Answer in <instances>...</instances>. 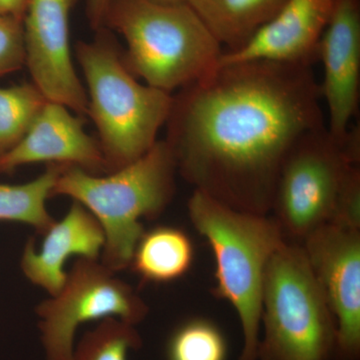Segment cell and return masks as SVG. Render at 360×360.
<instances>
[{"label": "cell", "instance_id": "6da1fadb", "mask_svg": "<svg viewBox=\"0 0 360 360\" xmlns=\"http://www.w3.org/2000/svg\"><path fill=\"white\" fill-rule=\"evenodd\" d=\"M309 63L215 65L179 89L165 139L177 172L241 212L267 215L291 149L326 127L321 84Z\"/></svg>", "mask_w": 360, "mask_h": 360}, {"label": "cell", "instance_id": "7a4b0ae2", "mask_svg": "<svg viewBox=\"0 0 360 360\" xmlns=\"http://www.w3.org/2000/svg\"><path fill=\"white\" fill-rule=\"evenodd\" d=\"M177 168L165 141H158L139 160L103 175L66 165L51 198L63 195L84 206L103 227L101 264L111 271L129 269L143 234L142 219H153L174 198Z\"/></svg>", "mask_w": 360, "mask_h": 360}, {"label": "cell", "instance_id": "3957f363", "mask_svg": "<svg viewBox=\"0 0 360 360\" xmlns=\"http://www.w3.org/2000/svg\"><path fill=\"white\" fill-rule=\"evenodd\" d=\"M188 215L214 257V296L231 304L243 330L239 360H257L262 328V292L269 260L286 243L269 214L236 210L194 191Z\"/></svg>", "mask_w": 360, "mask_h": 360}, {"label": "cell", "instance_id": "277c9868", "mask_svg": "<svg viewBox=\"0 0 360 360\" xmlns=\"http://www.w3.org/2000/svg\"><path fill=\"white\" fill-rule=\"evenodd\" d=\"M96 32L92 41L78 42L77 58L89 90L86 115L98 131L106 174H110L139 160L155 146L169 117L174 96L141 84L127 68L106 28Z\"/></svg>", "mask_w": 360, "mask_h": 360}, {"label": "cell", "instance_id": "5b68a950", "mask_svg": "<svg viewBox=\"0 0 360 360\" xmlns=\"http://www.w3.org/2000/svg\"><path fill=\"white\" fill-rule=\"evenodd\" d=\"M103 27L124 39L123 59L132 75L168 94L205 77L224 53L186 2L113 0Z\"/></svg>", "mask_w": 360, "mask_h": 360}, {"label": "cell", "instance_id": "8992f818", "mask_svg": "<svg viewBox=\"0 0 360 360\" xmlns=\"http://www.w3.org/2000/svg\"><path fill=\"white\" fill-rule=\"evenodd\" d=\"M257 360H335L336 326L302 245L286 241L269 260Z\"/></svg>", "mask_w": 360, "mask_h": 360}, {"label": "cell", "instance_id": "52a82bcc", "mask_svg": "<svg viewBox=\"0 0 360 360\" xmlns=\"http://www.w3.org/2000/svg\"><path fill=\"white\" fill-rule=\"evenodd\" d=\"M359 158V127L350 129L345 143L333 139L326 125L298 141L281 167L271 206L285 238L302 243L331 221L341 189Z\"/></svg>", "mask_w": 360, "mask_h": 360}, {"label": "cell", "instance_id": "ba28073f", "mask_svg": "<svg viewBox=\"0 0 360 360\" xmlns=\"http://www.w3.org/2000/svg\"><path fill=\"white\" fill-rule=\"evenodd\" d=\"M35 311L45 360H70L82 324L117 319L136 326L149 309L134 288L101 262L77 258L61 290Z\"/></svg>", "mask_w": 360, "mask_h": 360}, {"label": "cell", "instance_id": "9c48e42d", "mask_svg": "<svg viewBox=\"0 0 360 360\" xmlns=\"http://www.w3.org/2000/svg\"><path fill=\"white\" fill-rule=\"evenodd\" d=\"M300 245L335 319V360H359V229L324 224Z\"/></svg>", "mask_w": 360, "mask_h": 360}, {"label": "cell", "instance_id": "30bf717a", "mask_svg": "<svg viewBox=\"0 0 360 360\" xmlns=\"http://www.w3.org/2000/svg\"><path fill=\"white\" fill-rule=\"evenodd\" d=\"M75 0H28L22 20L25 66L32 84L52 103L80 116L87 113L86 90L73 65L70 13Z\"/></svg>", "mask_w": 360, "mask_h": 360}, {"label": "cell", "instance_id": "8fae6325", "mask_svg": "<svg viewBox=\"0 0 360 360\" xmlns=\"http://www.w3.org/2000/svg\"><path fill=\"white\" fill-rule=\"evenodd\" d=\"M323 65L321 97L328 113V130L345 143L356 115L360 89V0H335L319 45Z\"/></svg>", "mask_w": 360, "mask_h": 360}, {"label": "cell", "instance_id": "7c38bea8", "mask_svg": "<svg viewBox=\"0 0 360 360\" xmlns=\"http://www.w3.org/2000/svg\"><path fill=\"white\" fill-rule=\"evenodd\" d=\"M335 4V0H286L246 44L224 52L217 65L248 61L312 65Z\"/></svg>", "mask_w": 360, "mask_h": 360}, {"label": "cell", "instance_id": "4fadbf2b", "mask_svg": "<svg viewBox=\"0 0 360 360\" xmlns=\"http://www.w3.org/2000/svg\"><path fill=\"white\" fill-rule=\"evenodd\" d=\"M39 162L106 174L101 146L85 131L82 116L52 101L45 103L20 143L0 158V174H13L22 165Z\"/></svg>", "mask_w": 360, "mask_h": 360}, {"label": "cell", "instance_id": "5bb4252c", "mask_svg": "<svg viewBox=\"0 0 360 360\" xmlns=\"http://www.w3.org/2000/svg\"><path fill=\"white\" fill-rule=\"evenodd\" d=\"M39 250L32 238L23 248L20 269L26 278L53 296L65 283V264L72 257L99 260L104 232L96 217L77 201H73L63 219L44 233Z\"/></svg>", "mask_w": 360, "mask_h": 360}, {"label": "cell", "instance_id": "9a60e30c", "mask_svg": "<svg viewBox=\"0 0 360 360\" xmlns=\"http://www.w3.org/2000/svg\"><path fill=\"white\" fill-rule=\"evenodd\" d=\"M286 0H186L227 51L246 44Z\"/></svg>", "mask_w": 360, "mask_h": 360}, {"label": "cell", "instance_id": "2e32d148", "mask_svg": "<svg viewBox=\"0 0 360 360\" xmlns=\"http://www.w3.org/2000/svg\"><path fill=\"white\" fill-rule=\"evenodd\" d=\"M194 246L188 234L174 226L144 231L135 246L129 269L143 283H168L193 266Z\"/></svg>", "mask_w": 360, "mask_h": 360}, {"label": "cell", "instance_id": "e0dca14e", "mask_svg": "<svg viewBox=\"0 0 360 360\" xmlns=\"http://www.w3.org/2000/svg\"><path fill=\"white\" fill-rule=\"evenodd\" d=\"M66 165L51 163L44 174L23 184H0V221L20 222L44 234L53 217L46 208L56 180Z\"/></svg>", "mask_w": 360, "mask_h": 360}, {"label": "cell", "instance_id": "ac0fdd59", "mask_svg": "<svg viewBox=\"0 0 360 360\" xmlns=\"http://www.w3.org/2000/svg\"><path fill=\"white\" fill-rule=\"evenodd\" d=\"M47 101L32 82L0 89V158L20 143Z\"/></svg>", "mask_w": 360, "mask_h": 360}, {"label": "cell", "instance_id": "d6986e66", "mask_svg": "<svg viewBox=\"0 0 360 360\" xmlns=\"http://www.w3.org/2000/svg\"><path fill=\"white\" fill-rule=\"evenodd\" d=\"M165 354L167 360H226L229 345L214 322L193 317L174 329Z\"/></svg>", "mask_w": 360, "mask_h": 360}, {"label": "cell", "instance_id": "ffe728a7", "mask_svg": "<svg viewBox=\"0 0 360 360\" xmlns=\"http://www.w3.org/2000/svg\"><path fill=\"white\" fill-rule=\"evenodd\" d=\"M141 336L135 326L117 319H106L86 331L75 345L70 360H129L141 348Z\"/></svg>", "mask_w": 360, "mask_h": 360}, {"label": "cell", "instance_id": "44dd1931", "mask_svg": "<svg viewBox=\"0 0 360 360\" xmlns=\"http://www.w3.org/2000/svg\"><path fill=\"white\" fill-rule=\"evenodd\" d=\"M25 65L22 22L0 14V77L15 72Z\"/></svg>", "mask_w": 360, "mask_h": 360}, {"label": "cell", "instance_id": "7402d4cb", "mask_svg": "<svg viewBox=\"0 0 360 360\" xmlns=\"http://www.w3.org/2000/svg\"><path fill=\"white\" fill-rule=\"evenodd\" d=\"M329 224L360 231V169L354 167L341 189L335 214Z\"/></svg>", "mask_w": 360, "mask_h": 360}, {"label": "cell", "instance_id": "603a6c76", "mask_svg": "<svg viewBox=\"0 0 360 360\" xmlns=\"http://www.w3.org/2000/svg\"><path fill=\"white\" fill-rule=\"evenodd\" d=\"M113 0H86V13L90 25L94 30L103 27L106 14Z\"/></svg>", "mask_w": 360, "mask_h": 360}, {"label": "cell", "instance_id": "cb8c5ba5", "mask_svg": "<svg viewBox=\"0 0 360 360\" xmlns=\"http://www.w3.org/2000/svg\"><path fill=\"white\" fill-rule=\"evenodd\" d=\"M28 0H0V14L11 16L22 22Z\"/></svg>", "mask_w": 360, "mask_h": 360}, {"label": "cell", "instance_id": "d4e9b609", "mask_svg": "<svg viewBox=\"0 0 360 360\" xmlns=\"http://www.w3.org/2000/svg\"><path fill=\"white\" fill-rule=\"evenodd\" d=\"M155 1L163 2V4H181V2H186V0H155Z\"/></svg>", "mask_w": 360, "mask_h": 360}]
</instances>
